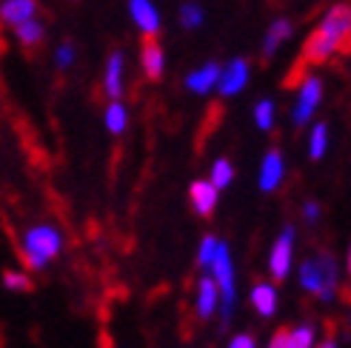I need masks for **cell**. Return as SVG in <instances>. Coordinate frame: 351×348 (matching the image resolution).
Listing matches in <instances>:
<instances>
[{
    "label": "cell",
    "instance_id": "6da1fadb",
    "mask_svg": "<svg viewBox=\"0 0 351 348\" xmlns=\"http://www.w3.org/2000/svg\"><path fill=\"white\" fill-rule=\"evenodd\" d=\"M348 29H351L348 3H335L323 14V23L308 34V40L303 46V63H326V60H331L346 46Z\"/></svg>",
    "mask_w": 351,
    "mask_h": 348
},
{
    "label": "cell",
    "instance_id": "7a4b0ae2",
    "mask_svg": "<svg viewBox=\"0 0 351 348\" xmlns=\"http://www.w3.org/2000/svg\"><path fill=\"white\" fill-rule=\"evenodd\" d=\"M63 251V232L51 223H34L21 234V257L26 269L43 271Z\"/></svg>",
    "mask_w": 351,
    "mask_h": 348
},
{
    "label": "cell",
    "instance_id": "3957f363",
    "mask_svg": "<svg viewBox=\"0 0 351 348\" xmlns=\"http://www.w3.org/2000/svg\"><path fill=\"white\" fill-rule=\"evenodd\" d=\"M300 286L314 294L320 303H335L337 300V286H340V271L331 254H320V257H308L300 266Z\"/></svg>",
    "mask_w": 351,
    "mask_h": 348
},
{
    "label": "cell",
    "instance_id": "277c9868",
    "mask_svg": "<svg viewBox=\"0 0 351 348\" xmlns=\"http://www.w3.org/2000/svg\"><path fill=\"white\" fill-rule=\"evenodd\" d=\"M206 271L212 274V280L217 283V291H220V306H217L220 323L229 325V320L234 314V303H237V271H234L232 249L226 246V243H217V251Z\"/></svg>",
    "mask_w": 351,
    "mask_h": 348
},
{
    "label": "cell",
    "instance_id": "5b68a950",
    "mask_svg": "<svg viewBox=\"0 0 351 348\" xmlns=\"http://www.w3.org/2000/svg\"><path fill=\"white\" fill-rule=\"evenodd\" d=\"M323 100V80L314 77V75H306V80L300 83V92H297V103H294V112H291V123L300 129L306 126L308 120L314 117Z\"/></svg>",
    "mask_w": 351,
    "mask_h": 348
},
{
    "label": "cell",
    "instance_id": "8992f818",
    "mask_svg": "<svg viewBox=\"0 0 351 348\" xmlns=\"http://www.w3.org/2000/svg\"><path fill=\"white\" fill-rule=\"evenodd\" d=\"M291 263H294V225H286L269 251V271L277 283H283L291 274Z\"/></svg>",
    "mask_w": 351,
    "mask_h": 348
},
{
    "label": "cell",
    "instance_id": "52a82bcc",
    "mask_svg": "<svg viewBox=\"0 0 351 348\" xmlns=\"http://www.w3.org/2000/svg\"><path fill=\"white\" fill-rule=\"evenodd\" d=\"M245 83H249V63H245L243 58H237L226 69H220V77H217L215 89H220L223 97H232V95L245 89Z\"/></svg>",
    "mask_w": 351,
    "mask_h": 348
},
{
    "label": "cell",
    "instance_id": "ba28073f",
    "mask_svg": "<svg viewBox=\"0 0 351 348\" xmlns=\"http://www.w3.org/2000/svg\"><path fill=\"white\" fill-rule=\"evenodd\" d=\"M217 306H220V291L217 283L212 280V274H203L197 280V297H195V308H197V317L200 320H212L217 314Z\"/></svg>",
    "mask_w": 351,
    "mask_h": 348
},
{
    "label": "cell",
    "instance_id": "9c48e42d",
    "mask_svg": "<svg viewBox=\"0 0 351 348\" xmlns=\"http://www.w3.org/2000/svg\"><path fill=\"white\" fill-rule=\"evenodd\" d=\"M283 177H286L283 154H280L277 149L266 151V158H263V163H260V188L263 191H277L280 183H283Z\"/></svg>",
    "mask_w": 351,
    "mask_h": 348
},
{
    "label": "cell",
    "instance_id": "30bf717a",
    "mask_svg": "<svg viewBox=\"0 0 351 348\" xmlns=\"http://www.w3.org/2000/svg\"><path fill=\"white\" fill-rule=\"evenodd\" d=\"M217 197H220V191L208 183V180H195L189 188V203L191 208L200 214V217H208L217 208Z\"/></svg>",
    "mask_w": 351,
    "mask_h": 348
},
{
    "label": "cell",
    "instance_id": "8fae6325",
    "mask_svg": "<svg viewBox=\"0 0 351 348\" xmlns=\"http://www.w3.org/2000/svg\"><path fill=\"white\" fill-rule=\"evenodd\" d=\"M140 66L149 80H160L163 77V69H166V55H163V46L157 43L154 38H146L143 49H140Z\"/></svg>",
    "mask_w": 351,
    "mask_h": 348
},
{
    "label": "cell",
    "instance_id": "7c38bea8",
    "mask_svg": "<svg viewBox=\"0 0 351 348\" xmlns=\"http://www.w3.org/2000/svg\"><path fill=\"white\" fill-rule=\"evenodd\" d=\"M129 12L132 21L137 23V29L146 34V38H154L157 29H160V14L149 3V0H129Z\"/></svg>",
    "mask_w": 351,
    "mask_h": 348
},
{
    "label": "cell",
    "instance_id": "4fadbf2b",
    "mask_svg": "<svg viewBox=\"0 0 351 348\" xmlns=\"http://www.w3.org/2000/svg\"><path fill=\"white\" fill-rule=\"evenodd\" d=\"M249 300H252V306H254V311L263 317V320H269V317H274L277 314V288L271 286V283H257L254 288H252V294H249Z\"/></svg>",
    "mask_w": 351,
    "mask_h": 348
},
{
    "label": "cell",
    "instance_id": "5bb4252c",
    "mask_svg": "<svg viewBox=\"0 0 351 348\" xmlns=\"http://www.w3.org/2000/svg\"><path fill=\"white\" fill-rule=\"evenodd\" d=\"M217 77H220V66L217 63H206V66L195 69V72L186 77V89L195 92V95H208L217 86Z\"/></svg>",
    "mask_w": 351,
    "mask_h": 348
},
{
    "label": "cell",
    "instance_id": "9a60e30c",
    "mask_svg": "<svg viewBox=\"0 0 351 348\" xmlns=\"http://www.w3.org/2000/svg\"><path fill=\"white\" fill-rule=\"evenodd\" d=\"M103 92L109 100H120L123 95V55L112 51L109 63H106V75H103Z\"/></svg>",
    "mask_w": 351,
    "mask_h": 348
},
{
    "label": "cell",
    "instance_id": "2e32d148",
    "mask_svg": "<svg viewBox=\"0 0 351 348\" xmlns=\"http://www.w3.org/2000/svg\"><path fill=\"white\" fill-rule=\"evenodd\" d=\"M294 34V26H291V21H286V17H280V21H274L271 23V29L266 32V40H263V58H274V51L283 46L289 38Z\"/></svg>",
    "mask_w": 351,
    "mask_h": 348
},
{
    "label": "cell",
    "instance_id": "e0dca14e",
    "mask_svg": "<svg viewBox=\"0 0 351 348\" xmlns=\"http://www.w3.org/2000/svg\"><path fill=\"white\" fill-rule=\"evenodd\" d=\"M34 14H38V3H34V0H6V3L0 6V17H3V23H9V26L23 23Z\"/></svg>",
    "mask_w": 351,
    "mask_h": 348
},
{
    "label": "cell",
    "instance_id": "ac0fdd59",
    "mask_svg": "<svg viewBox=\"0 0 351 348\" xmlns=\"http://www.w3.org/2000/svg\"><path fill=\"white\" fill-rule=\"evenodd\" d=\"M14 32H17V40H21L23 46H29V49L43 43V23L34 21V17H29V21H23V23H17Z\"/></svg>",
    "mask_w": 351,
    "mask_h": 348
},
{
    "label": "cell",
    "instance_id": "d6986e66",
    "mask_svg": "<svg viewBox=\"0 0 351 348\" xmlns=\"http://www.w3.org/2000/svg\"><path fill=\"white\" fill-rule=\"evenodd\" d=\"M126 126H129V112H126V106H123L120 100H112L109 106H106V129H109L112 134H123V132H126Z\"/></svg>",
    "mask_w": 351,
    "mask_h": 348
},
{
    "label": "cell",
    "instance_id": "ffe728a7",
    "mask_svg": "<svg viewBox=\"0 0 351 348\" xmlns=\"http://www.w3.org/2000/svg\"><path fill=\"white\" fill-rule=\"evenodd\" d=\"M232 180H234V166L226 160V158L215 160L212 174H208V183H212L217 191H223V188H229V186H232Z\"/></svg>",
    "mask_w": 351,
    "mask_h": 348
},
{
    "label": "cell",
    "instance_id": "44dd1931",
    "mask_svg": "<svg viewBox=\"0 0 351 348\" xmlns=\"http://www.w3.org/2000/svg\"><path fill=\"white\" fill-rule=\"evenodd\" d=\"M328 149V126L326 123H317L308 134V158L311 160H323V154Z\"/></svg>",
    "mask_w": 351,
    "mask_h": 348
},
{
    "label": "cell",
    "instance_id": "7402d4cb",
    "mask_svg": "<svg viewBox=\"0 0 351 348\" xmlns=\"http://www.w3.org/2000/svg\"><path fill=\"white\" fill-rule=\"evenodd\" d=\"M283 348H314V325L311 323H303L291 328L286 334V345Z\"/></svg>",
    "mask_w": 351,
    "mask_h": 348
},
{
    "label": "cell",
    "instance_id": "603a6c76",
    "mask_svg": "<svg viewBox=\"0 0 351 348\" xmlns=\"http://www.w3.org/2000/svg\"><path fill=\"white\" fill-rule=\"evenodd\" d=\"M254 123L263 132H269L274 126V103L271 100H260L257 106H254Z\"/></svg>",
    "mask_w": 351,
    "mask_h": 348
},
{
    "label": "cell",
    "instance_id": "cb8c5ba5",
    "mask_svg": "<svg viewBox=\"0 0 351 348\" xmlns=\"http://www.w3.org/2000/svg\"><path fill=\"white\" fill-rule=\"evenodd\" d=\"M217 237L215 234H206L203 240H200V249H197V266L206 271L208 269V263H212V257H215V251H217Z\"/></svg>",
    "mask_w": 351,
    "mask_h": 348
},
{
    "label": "cell",
    "instance_id": "d4e9b609",
    "mask_svg": "<svg viewBox=\"0 0 351 348\" xmlns=\"http://www.w3.org/2000/svg\"><path fill=\"white\" fill-rule=\"evenodd\" d=\"M3 288L9 291H32V280L26 271H3Z\"/></svg>",
    "mask_w": 351,
    "mask_h": 348
},
{
    "label": "cell",
    "instance_id": "484cf974",
    "mask_svg": "<svg viewBox=\"0 0 351 348\" xmlns=\"http://www.w3.org/2000/svg\"><path fill=\"white\" fill-rule=\"evenodd\" d=\"M180 23H183L186 29H197V26L203 23V9H200L197 3H186V6L180 9Z\"/></svg>",
    "mask_w": 351,
    "mask_h": 348
},
{
    "label": "cell",
    "instance_id": "4316f807",
    "mask_svg": "<svg viewBox=\"0 0 351 348\" xmlns=\"http://www.w3.org/2000/svg\"><path fill=\"white\" fill-rule=\"evenodd\" d=\"M55 63H58V69H69L75 63V46L72 43H63L58 51H55Z\"/></svg>",
    "mask_w": 351,
    "mask_h": 348
},
{
    "label": "cell",
    "instance_id": "83f0119b",
    "mask_svg": "<svg viewBox=\"0 0 351 348\" xmlns=\"http://www.w3.org/2000/svg\"><path fill=\"white\" fill-rule=\"evenodd\" d=\"M303 220L308 223V225H314L320 220V203L317 200H306L303 203Z\"/></svg>",
    "mask_w": 351,
    "mask_h": 348
},
{
    "label": "cell",
    "instance_id": "f1b7e54d",
    "mask_svg": "<svg viewBox=\"0 0 351 348\" xmlns=\"http://www.w3.org/2000/svg\"><path fill=\"white\" fill-rule=\"evenodd\" d=\"M229 348H257V340L252 334H234Z\"/></svg>",
    "mask_w": 351,
    "mask_h": 348
},
{
    "label": "cell",
    "instance_id": "f546056e",
    "mask_svg": "<svg viewBox=\"0 0 351 348\" xmlns=\"http://www.w3.org/2000/svg\"><path fill=\"white\" fill-rule=\"evenodd\" d=\"M286 334H289L286 328H280L277 334H271V340H269V345H266V348H283V345H286Z\"/></svg>",
    "mask_w": 351,
    "mask_h": 348
},
{
    "label": "cell",
    "instance_id": "4dcf8cb0",
    "mask_svg": "<svg viewBox=\"0 0 351 348\" xmlns=\"http://www.w3.org/2000/svg\"><path fill=\"white\" fill-rule=\"evenodd\" d=\"M317 348H340V345H337V340H326V343H320Z\"/></svg>",
    "mask_w": 351,
    "mask_h": 348
}]
</instances>
